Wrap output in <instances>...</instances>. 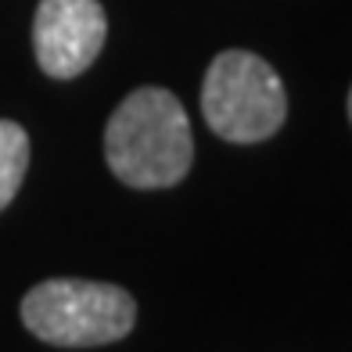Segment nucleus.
Masks as SVG:
<instances>
[{"instance_id": "nucleus-4", "label": "nucleus", "mask_w": 352, "mask_h": 352, "mask_svg": "<svg viewBox=\"0 0 352 352\" xmlns=\"http://www.w3.org/2000/svg\"><path fill=\"white\" fill-rule=\"evenodd\" d=\"M108 19L98 0H40L33 22L36 61L51 79H76L98 61Z\"/></svg>"}, {"instance_id": "nucleus-5", "label": "nucleus", "mask_w": 352, "mask_h": 352, "mask_svg": "<svg viewBox=\"0 0 352 352\" xmlns=\"http://www.w3.org/2000/svg\"><path fill=\"white\" fill-rule=\"evenodd\" d=\"M29 169V133L19 122L0 119V212L19 195Z\"/></svg>"}, {"instance_id": "nucleus-6", "label": "nucleus", "mask_w": 352, "mask_h": 352, "mask_svg": "<svg viewBox=\"0 0 352 352\" xmlns=\"http://www.w3.org/2000/svg\"><path fill=\"white\" fill-rule=\"evenodd\" d=\"M349 119H352V90H349Z\"/></svg>"}, {"instance_id": "nucleus-1", "label": "nucleus", "mask_w": 352, "mask_h": 352, "mask_svg": "<svg viewBox=\"0 0 352 352\" xmlns=\"http://www.w3.org/2000/svg\"><path fill=\"white\" fill-rule=\"evenodd\" d=\"M104 162L126 187H176L195 162V137L184 104L162 87L133 90L104 126Z\"/></svg>"}, {"instance_id": "nucleus-2", "label": "nucleus", "mask_w": 352, "mask_h": 352, "mask_svg": "<svg viewBox=\"0 0 352 352\" xmlns=\"http://www.w3.org/2000/svg\"><path fill=\"white\" fill-rule=\"evenodd\" d=\"M22 324L58 349H94L126 338L137 324V302L119 284L54 277L22 298Z\"/></svg>"}, {"instance_id": "nucleus-3", "label": "nucleus", "mask_w": 352, "mask_h": 352, "mask_svg": "<svg viewBox=\"0 0 352 352\" xmlns=\"http://www.w3.org/2000/svg\"><path fill=\"white\" fill-rule=\"evenodd\" d=\"M201 116L230 144H259L287 119V90L277 69L252 51H223L201 83Z\"/></svg>"}]
</instances>
